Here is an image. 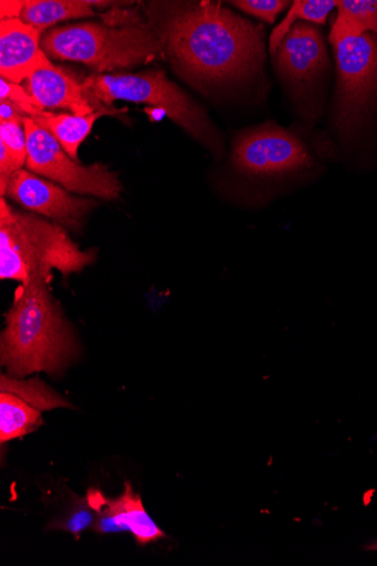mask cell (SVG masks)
<instances>
[{
	"label": "cell",
	"mask_w": 377,
	"mask_h": 566,
	"mask_svg": "<svg viewBox=\"0 0 377 566\" xmlns=\"http://www.w3.org/2000/svg\"><path fill=\"white\" fill-rule=\"evenodd\" d=\"M148 14L161 54L187 81L224 86L262 71L263 28L221 2L151 3Z\"/></svg>",
	"instance_id": "1"
},
{
	"label": "cell",
	"mask_w": 377,
	"mask_h": 566,
	"mask_svg": "<svg viewBox=\"0 0 377 566\" xmlns=\"http://www.w3.org/2000/svg\"><path fill=\"white\" fill-rule=\"evenodd\" d=\"M0 346L8 376L17 379L38 373L62 375L78 355L72 327L49 284L41 281L17 290Z\"/></svg>",
	"instance_id": "2"
},
{
	"label": "cell",
	"mask_w": 377,
	"mask_h": 566,
	"mask_svg": "<svg viewBox=\"0 0 377 566\" xmlns=\"http://www.w3.org/2000/svg\"><path fill=\"white\" fill-rule=\"evenodd\" d=\"M82 251L69 230L31 212L15 210L0 199V279L27 284H50L53 271L64 276L81 273L95 261Z\"/></svg>",
	"instance_id": "3"
},
{
	"label": "cell",
	"mask_w": 377,
	"mask_h": 566,
	"mask_svg": "<svg viewBox=\"0 0 377 566\" xmlns=\"http://www.w3.org/2000/svg\"><path fill=\"white\" fill-rule=\"evenodd\" d=\"M52 60L83 63L98 73L148 64L161 45L148 25L112 28L85 22L49 30L41 40Z\"/></svg>",
	"instance_id": "4"
},
{
	"label": "cell",
	"mask_w": 377,
	"mask_h": 566,
	"mask_svg": "<svg viewBox=\"0 0 377 566\" xmlns=\"http://www.w3.org/2000/svg\"><path fill=\"white\" fill-rule=\"evenodd\" d=\"M231 165L241 177L280 195L314 178L318 164L294 130L266 123L241 134L233 146Z\"/></svg>",
	"instance_id": "5"
},
{
	"label": "cell",
	"mask_w": 377,
	"mask_h": 566,
	"mask_svg": "<svg viewBox=\"0 0 377 566\" xmlns=\"http://www.w3.org/2000/svg\"><path fill=\"white\" fill-rule=\"evenodd\" d=\"M83 87L93 102L112 106L115 101L147 103L165 112L178 126L209 148L213 154L221 151L217 129L207 114L161 71L139 74L92 75Z\"/></svg>",
	"instance_id": "6"
},
{
	"label": "cell",
	"mask_w": 377,
	"mask_h": 566,
	"mask_svg": "<svg viewBox=\"0 0 377 566\" xmlns=\"http://www.w3.org/2000/svg\"><path fill=\"white\" fill-rule=\"evenodd\" d=\"M335 125L352 137L377 102V35L365 33L335 45Z\"/></svg>",
	"instance_id": "7"
},
{
	"label": "cell",
	"mask_w": 377,
	"mask_h": 566,
	"mask_svg": "<svg viewBox=\"0 0 377 566\" xmlns=\"http://www.w3.org/2000/svg\"><path fill=\"white\" fill-rule=\"evenodd\" d=\"M28 140L25 167L29 171L56 182L71 192L105 200L119 198V176L102 164L83 166L73 160L62 145L31 118H24Z\"/></svg>",
	"instance_id": "8"
},
{
	"label": "cell",
	"mask_w": 377,
	"mask_h": 566,
	"mask_svg": "<svg viewBox=\"0 0 377 566\" xmlns=\"http://www.w3.org/2000/svg\"><path fill=\"white\" fill-rule=\"evenodd\" d=\"M36 216L80 232L96 201L71 193L56 182L21 169L10 179L7 195Z\"/></svg>",
	"instance_id": "9"
},
{
	"label": "cell",
	"mask_w": 377,
	"mask_h": 566,
	"mask_svg": "<svg viewBox=\"0 0 377 566\" xmlns=\"http://www.w3.org/2000/svg\"><path fill=\"white\" fill-rule=\"evenodd\" d=\"M276 67L295 95H303L328 69V54L321 31L312 23H296L281 43Z\"/></svg>",
	"instance_id": "10"
},
{
	"label": "cell",
	"mask_w": 377,
	"mask_h": 566,
	"mask_svg": "<svg viewBox=\"0 0 377 566\" xmlns=\"http://www.w3.org/2000/svg\"><path fill=\"white\" fill-rule=\"evenodd\" d=\"M86 499L96 513L93 530L98 534L128 532L143 546L167 537L154 523L129 482L117 499L106 497L95 489L88 491Z\"/></svg>",
	"instance_id": "11"
},
{
	"label": "cell",
	"mask_w": 377,
	"mask_h": 566,
	"mask_svg": "<svg viewBox=\"0 0 377 566\" xmlns=\"http://www.w3.org/2000/svg\"><path fill=\"white\" fill-rule=\"evenodd\" d=\"M35 28L20 19L0 20V75L21 84L49 62Z\"/></svg>",
	"instance_id": "12"
},
{
	"label": "cell",
	"mask_w": 377,
	"mask_h": 566,
	"mask_svg": "<svg viewBox=\"0 0 377 566\" xmlns=\"http://www.w3.org/2000/svg\"><path fill=\"white\" fill-rule=\"evenodd\" d=\"M27 91L41 111L66 109L81 117L96 113L83 84L50 61L29 77Z\"/></svg>",
	"instance_id": "13"
},
{
	"label": "cell",
	"mask_w": 377,
	"mask_h": 566,
	"mask_svg": "<svg viewBox=\"0 0 377 566\" xmlns=\"http://www.w3.org/2000/svg\"><path fill=\"white\" fill-rule=\"evenodd\" d=\"M118 111H98L90 116L81 117L67 114H56L33 108L27 117L45 129L55 138L69 156L78 163V149L91 134L97 119L103 116L115 115Z\"/></svg>",
	"instance_id": "14"
},
{
	"label": "cell",
	"mask_w": 377,
	"mask_h": 566,
	"mask_svg": "<svg viewBox=\"0 0 377 566\" xmlns=\"http://www.w3.org/2000/svg\"><path fill=\"white\" fill-rule=\"evenodd\" d=\"M93 17L90 0H24L19 19L43 33L60 22Z\"/></svg>",
	"instance_id": "15"
},
{
	"label": "cell",
	"mask_w": 377,
	"mask_h": 566,
	"mask_svg": "<svg viewBox=\"0 0 377 566\" xmlns=\"http://www.w3.org/2000/svg\"><path fill=\"white\" fill-rule=\"evenodd\" d=\"M337 10L329 35L334 46L365 33L377 35V0H343L337 2Z\"/></svg>",
	"instance_id": "16"
},
{
	"label": "cell",
	"mask_w": 377,
	"mask_h": 566,
	"mask_svg": "<svg viewBox=\"0 0 377 566\" xmlns=\"http://www.w3.org/2000/svg\"><path fill=\"white\" fill-rule=\"evenodd\" d=\"M42 424L40 410L11 392L0 394V442L2 444L36 431Z\"/></svg>",
	"instance_id": "17"
},
{
	"label": "cell",
	"mask_w": 377,
	"mask_h": 566,
	"mask_svg": "<svg viewBox=\"0 0 377 566\" xmlns=\"http://www.w3.org/2000/svg\"><path fill=\"white\" fill-rule=\"evenodd\" d=\"M335 8H337V2H332V0H297L294 2L283 22L275 28L269 39V51L272 56H276L281 43L299 21L323 25Z\"/></svg>",
	"instance_id": "18"
},
{
	"label": "cell",
	"mask_w": 377,
	"mask_h": 566,
	"mask_svg": "<svg viewBox=\"0 0 377 566\" xmlns=\"http://www.w3.org/2000/svg\"><path fill=\"white\" fill-rule=\"evenodd\" d=\"M0 390L20 397L38 410L71 406L61 395L50 389L38 379L21 381L20 379L3 375L2 389Z\"/></svg>",
	"instance_id": "19"
},
{
	"label": "cell",
	"mask_w": 377,
	"mask_h": 566,
	"mask_svg": "<svg viewBox=\"0 0 377 566\" xmlns=\"http://www.w3.org/2000/svg\"><path fill=\"white\" fill-rule=\"evenodd\" d=\"M0 143H2L17 166L22 169L28 158V140L23 122H0Z\"/></svg>",
	"instance_id": "20"
},
{
	"label": "cell",
	"mask_w": 377,
	"mask_h": 566,
	"mask_svg": "<svg viewBox=\"0 0 377 566\" xmlns=\"http://www.w3.org/2000/svg\"><path fill=\"white\" fill-rule=\"evenodd\" d=\"M230 4L243 13L273 24L291 3L285 2V0H235V2H230Z\"/></svg>",
	"instance_id": "21"
},
{
	"label": "cell",
	"mask_w": 377,
	"mask_h": 566,
	"mask_svg": "<svg viewBox=\"0 0 377 566\" xmlns=\"http://www.w3.org/2000/svg\"><path fill=\"white\" fill-rule=\"evenodd\" d=\"M96 521V513L90 506L87 499H83L77 507L72 512L71 516L63 524L56 525L59 530L72 533L76 538H80L82 533L90 527L94 526Z\"/></svg>",
	"instance_id": "22"
},
{
	"label": "cell",
	"mask_w": 377,
	"mask_h": 566,
	"mask_svg": "<svg viewBox=\"0 0 377 566\" xmlns=\"http://www.w3.org/2000/svg\"><path fill=\"white\" fill-rule=\"evenodd\" d=\"M0 99H10L28 116L33 109L38 108L33 97L20 84L0 78Z\"/></svg>",
	"instance_id": "23"
},
{
	"label": "cell",
	"mask_w": 377,
	"mask_h": 566,
	"mask_svg": "<svg viewBox=\"0 0 377 566\" xmlns=\"http://www.w3.org/2000/svg\"><path fill=\"white\" fill-rule=\"evenodd\" d=\"M25 115L10 99H0V122H23Z\"/></svg>",
	"instance_id": "24"
},
{
	"label": "cell",
	"mask_w": 377,
	"mask_h": 566,
	"mask_svg": "<svg viewBox=\"0 0 377 566\" xmlns=\"http://www.w3.org/2000/svg\"><path fill=\"white\" fill-rule=\"evenodd\" d=\"M23 2H17V0H3L0 2V13H2V20L4 19H19L23 10Z\"/></svg>",
	"instance_id": "25"
},
{
	"label": "cell",
	"mask_w": 377,
	"mask_h": 566,
	"mask_svg": "<svg viewBox=\"0 0 377 566\" xmlns=\"http://www.w3.org/2000/svg\"><path fill=\"white\" fill-rule=\"evenodd\" d=\"M369 551H377V542L367 546Z\"/></svg>",
	"instance_id": "26"
}]
</instances>
